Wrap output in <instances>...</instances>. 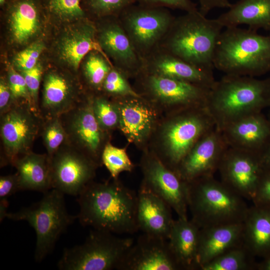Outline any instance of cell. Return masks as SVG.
Returning <instances> with one entry per match:
<instances>
[{"label":"cell","instance_id":"cell-9","mask_svg":"<svg viewBox=\"0 0 270 270\" xmlns=\"http://www.w3.org/2000/svg\"><path fill=\"white\" fill-rule=\"evenodd\" d=\"M216 126L206 106L174 118L165 128L164 138L166 162L176 172L179 164L196 142L208 130Z\"/></svg>","mask_w":270,"mask_h":270},{"label":"cell","instance_id":"cell-36","mask_svg":"<svg viewBox=\"0 0 270 270\" xmlns=\"http://www.w3.org/2000/svg\"><path fill=\"white\" fill-rule=\"evenodd\" d=\"M102 88L107 93L121 96L141 98V95L130 85L126 76L113 66L102 84Z\"/></svg>","mask_w":270,"mask_h":270},{"label":"cell","instance_id":"cell-41","mask_svg":"<svg viewBox=\"0 0 270 270\" xmlns=\"http://www.w3.org/2000/svg\"><path fill=\"white\" fill-rule=\"evenodd\" d=\"M135 2L144 6L179 10L185 12L198 10L191 0H135Z\"/></svg>","mask_w":270,"mask_h":270},{"label":"cell","instance_id":"cell-26","mask_svg":"<svg viewBox=\"0 0 270 270\" xmlns=\"http://www.w3.org/2000/svg\"><path fill=\"white\" fill-rule=\"evenodd\" d=\"M216 18L224 28L246 25L270 32V0H238Z\"/></svg>","mask_w":270,"mask_h":270},{"label":"cell","instance_id":"cell-4","mask_svg":"<svg viewBox=\"0 0 270 270\" xmlns=\"http://www.w3.org/2000/svg\"><path fill=\"white\" fill-rule=\"evenodd\" d=\"M214 66L226 75L258 77L270 72V34L225 28L216 44Z\"/></svg>","mask_w":270,"mask_h":270},{"label":"cell","instance_id":"cell-11","mask_svg":"<svg viewBox=\"0 0 270 270\" xmlns=\"http://www.w3.org/2000/svg\"><path fill=\"white\" fill-rule=\"evenodd\" d=\"M98 43L114 66L128 75L140 74L142 60L136 51L118 16L96 20Z\"/></svg>","mask_w":270,"mask_h":270},{"label":"cell","instance_id":"cell-44","mask_svg":"<svg viewBox=\"0 0 270 270\" xmlns=\"http://www.w3.org/2000/svg\"><path fill=\"white\" fill-rule=\"evenodd\" d=\"M20 190L17 173L0 176V200H7L9 196Z\"/></svg>","mask_w":270,"mask_h":270},{"label":"cell","instance_id":"cell-18","mask_svg":"<svg viewBox=\"0 0 270 270\" xmlns=\"http://www.w3.org/2000/svg\"><path fill=\"white\" fill-rule=\"evenodd\" d=\"M92 50L105 54L97 40L95 22L88 18L66 28L56 42L58 58L72 70H76L82 60Z\"/></svg>","mask_w":270,"mask_h":270},{"label":"cell","instance_id":"cell-29","mask_svg":"<svg viewBox=\"0 0 270 270\" xmlns=\"http://www.w3.org/2000/svg\"><path fill=\"white\" fill-rule=\"evenodd\" d=\"M140 98L128 97L120 102L118 109L120 128L130 142L142 141L150 133L153 124L152 112Z\"/></svg>","mask_w":270,"mask_h":270},{"label":"cell","instance_id":"cell-5","mask_svg":"<svg viewBox=\"0 0 270 270\" xmlns=\"http://www.w3.org/2000/svg\"><path fill=\"white\" fill-rule=\"evenodd\" d=\"M244 198L214 176L188 182V208L200 228L242 222L248 208Z\"/></svg>","mask_w":270,"mask_h":270},{"label":"cell","instance_id":"cell-6","mask_svg":"<svg viewBox=\"0 0 270 270\" xmlns=\"http://www.w3.org/2000/svg\"><path fill=\"white\" fill-rule=\"evenodd\" d=\"M64 194L52 188L44 193L37 202L6 214L13 220L26 221L34 229L36 238L34 256L37 262L52 251L60 235L77 218L68 212Z\"/></svg>","mask_w":270,"mask_h":270},{"label":"cell","instance_id":"cell-20","mask_svg":"<svg viewBox=\"0 0 270 270\" xmlns=\"http://www.w3.org/2000/svg\"><path fill=\"white\" fill-rule=\"evenodd\" d=\"M142 72L184 80L210 89L216 81L213 72L158 48L142 59Z\"/></svg>","mask_w":270,"mask_h":270},{"label":"cell","instance_id":"cell-38","mask_svg":"<svg viewBox=\"0 0 270 270\" xmlns=\"http://www.w3.org/2000/svg\"><path fill=\"white\" fill-rule=\"evenodd\" d=\"M7 80L13 102L16 103L15 104H18L19 102H22L23 104L28 105L36 112V108L34 105L24 77L21 73L18 72L13 68H10Z\"/></svg>","mask_w":270,"mask_h":270},{"label":"cell","instance_id":"cell-17","mask_svg":"<svg viewBox=\"0 0 270 270\" xmlns=\"http://www.w3.org/2000/svg\"><path fill=\"white\" fill-rule=\"evenodd\" d=\"M144 86L154 97L174 106H206L210 89L184 80L144 72Z\"/></svg>","mask_w":270,"mask_h":270},{"label":"cell","instance_id":"cell-32","mask_svg":"<svg viewBox=\"0 0 270 270\" xmlns=\"http://www.w3.org/2000/svg\"><path fill=\"white\" fill-rule=\"evenodd\" d=\"M113 66L105 54L92 50L84 58L83 71L88 84L94 88L100 89Z\"/></svg>","mask_w":270,"mask_h":270},{"label":"cell","instance_id":"cell-12","mask_svg":"<svg viewBox=\"0 0 270 270\" xmlns=\"http://www.w3.org/2000/svg\"><path fill=\"white\" fill-rule=\"evenodd\" d=\"M34 112L28 105L20 104L1 115L0 136L6 156L11 164L30 152L39 129Z\"/></svg>","mask_w":270,"mask_h":270},{"label":"cell","instance_id":"cell-15","mask_svg":"<svg viewBox=\"0 0 270 270\" xmlns=\"http://www.w3.org/2000/svg\"><path fill=\"white\" fill-rule=\"evenodd\" d=\"M228 146L222 131L214 126L196 142L181 162L176 172L187 182L212 176L218 171Z\"/></svg>","mask_w":270,"mask_h":270},{"label":"cell","instance_id":"cell-39","mask_svg":"<svg viewBox=\"0 0 270 270\" xmlns=\"http://www.w3.org/2000/svg\"><path fill=\"white\" fill-rule=\"evenodd\" d=\"M92 108L101 128H111L119 123L118 110L106 98H96L92 101Z\"/></svg>","mask_w":270,"mask_h":270},{"label":"cell","instance_id":"cell-14","mask_svg":"<svg viewBox=\"0 0 270 270\" xmlns=\"http://www.w3.org/2000/svg\"><path fill=\"white\" fill-rule=\"evenodd\" d=\"M143 168L142 184L166 202L178 218H188V182L156 157L146 159Z\"/></svg>","mask_w":270,"mask_h":270},{"label":"cell","instance_id":"cell-1","mask_svg":"<svg viewBox=\"0 0 270 270\" xmlns=\"http://www.w3.org/2000/svg\"><path fill=\"white\" fill-rule=\"evenodd\" d=\"M80 224L116 234L139 230L137 194L114 179L110 182H90L78 196Z\"/></svg>","mask_w":270,"mask_h":270},{"label":"cell","instance_id":"cell-51","mask_svg":"<svg viewBox=\"0 0 270 270\" xmlns=\"http://www.w3.org/2000/svg\"><path fill=\"white\" fill-rule=\"evenodd\" d=\"M270 110H269V113H268V118H269V120H270Z\"/></svg>","mask_w":270,"mask_h":270},{"label":"cell","instance_id":"cell-42","mask_svg":"<svg viewBox=\"0 0 270 270\" xmlns=\"http://www.w3.org/2000/svg\"><path fill=\"white\" fill-rule=\"evenodd\" d=\"M42 66L38 64L32 69L21 72L24 77L34 105L36 108L38 92L42 76Z\"/></svg>","mask_w":270,"mask_h":270},{"label":"cell","instance_id":"cell-24","mask_svg":"<svg viewBox=\"0 0 270 270\" xmlns=\"http://www.w3.org/2000/svg\"><path fill=\"white\" fill-rule=\"evenodd\" d=\"M76 96V84L70 76L55 70L45 74L42 108L48 117H59L71 110L74 107Z\"/></svg>","mask_w":270,"mask_h":270},{"label":"cell","instance_id":"cell-3","mask_svg":"<svg viewBox=\"0 0 270 270\" xmlns=\"http://www.w3.org/2000/svg\"><path fill=\"white\" fill-rule=\"evenodd\" d=\"M206 106L222 130L238 119L270 108V78L225 74L210 89Z\"/></svg>","mask_w":270,"mask_h":270},{"label":"cell","instance_id":"cell-34","mask_svg":"<svg viewBox=\"0 0 270 270\" xmlns=\"http://www.w3.org/2000/svg\"><path fill=\"white\" fill-rule=\"evenodd\" d=\"M135 0H82V6L88 16L96 20L108 16H119Z\"/></svg>","mask_w":270,"mask_h":270},{"label":"cell","instance_id":"cell-27","mask_svg":"<svg viewBox=\"0 0 270 270\" xmlns=\"http://www.w3.org/2000/svg\"><path fill=\"white\" fill-rule=\"evenodd\" d=\"M200 228L191 220H174L168 242L182 270H198Z\"/></svg>","mask_w":270,"mask_h":270},{"label":"cell","instance_id":"cell-25","mask_svg":"<svg viewBox=\"0 0 270 270\" xmlns=\"http://www.w3.org/2000/svg\"><path fill=\"white\" fill-rule=\"evenodd\" d=\"M243 223V244L256 258L270 254V206L252 204Z\"/></svg>","mask_w":270,"mask_h":270},{"label":"cell","instance_id":"cell-48","mask_svg":"<svg viewBox=\"0 0 270 270\" xmlns=\"http://www.w3.org/2000/svg\"><path fill=\"white\" fill-rule=\"evenodd\" d=\"M256 270H270V254L258 262Z\"/></svg>","mask_w":270,"mask_h":270},{"label":"cell","instance_id":"cell-7","mask_svg":"<svg viewBox=\"0 0 270 270\" xmlns=\"http://www.w3.org/2000/svg\"><path fill=\"white\" fill-rule=\"evenodd\" d=\"M134 243L133 238L94 229L83 244L64 249L58 267L62 270H119Z\"/></svg>","mask_w":270,"mask_h":270},{"label":"cell","instance_id":"cell-8","mask_svg":"<svg viewBox=\"0 0 270 270\" xmlns=\"http://www.w3.org/2000/svg\"><path fill=\"white\" fill-rule=\"evenodd\" d=\"M118 18L142 60L158 47L175 16L168 8L134 4L124 10Z\"/></svg>","mask_w":270,"mask_h":270},{"label":"cell","instance_id":"cell-28","mask_svg":"<svg viewBox=\"0 0 270 270\" xmlns=\"http://www.w3.org/2000/svg\"><path fill=\"white\" fill-rule=\"evenodd\" d=\"M17 170L20 190L43 194L52 189L51 160L48 155L28 152L12 164Z\"/></svg>","mask_w":270,"mask_h":270},{"label":"cell","instance_id":"cell-45","mask_svg":"<svg viewBox=\"0 0 270 270\" xmlns=\"http://www.w3.org/2000/svg\"><path fill=\"white\" fill-rule=\"evenodd\" d=\"M14 104L12 95L8 80L2 78L0 81V112L2 115L12 106Z\"/></svg>","mask_w":270,"mask_h":270},{"label":"cell","instance_id":"cell-30","mask_svg":"<svg viewBox=\"0 0 270 270\" xmlns=\"http://www.w3.org/2000/svg\"><path fill=\"white\" fill-rule=\"evenodd\" d=\"M70 128L76 143L96 156L100 144L102 132L93 110L92 100L76 110L71 120Z\"/></svg>","mask_w":270,"mask_h":270},{"label":"cell","instance_id":"cell-43","mask_svg":"<svg viewBox=\"0 0 270 270\" xmlns=\"http://www.w3.org/2000/svg\"><path fill=\"white\" fill-rule=\"evenodd\" d=\"M252 202L254 204L270 206V168H265Z\"/></svg>","mask_w":270,"mask_h":270},{"label":"cell","instance_id":"cell-49","mask_svg":"<svg viewBox=\"0 0 270 270\" xmlns=\"http://www.w3.org/2000/svg\"><path fill=\"white\" fill-rule=\"evenodd\" d=\"M8 203L6 199L0 200V220L2 222L5 218H6L7 209Z\"/></svg>","mask_w":270,"mask_h":270},{"label":"cell","instance_id":"cell-16","mask_svg":"<svg viewBox=\"0 0 270 270\" xmlns=\"http://www.w3.org/2000/svg\"><path fill=\"white\" fill-rule=\"evenodd\" d=\"M120 270H182L168 240L140 235L126 254Z\"/></svg>","mask_w":270,"mask_h":270},{"label":"cell","instance_id":"cell-13","mask_svg":"<svg viewBox=\"0 0 270 270\" xmlns=\"http://www.w3.org/2000/svg\"><path fill=\"white\" fill-rule=\"evenodd\" d=\"M50 160L52 188L78 196L92 182L95 162L78 150H58Z\"/></svg>","mask_w":270,"mask_h":270},{"label":"cell","instance_id":"cell-40","mask_svg":"<svg viewBox=\"0 0 270 270\" xmlns=\"http://www.w3.org/2000/svg\"><path fill=\"white\" fill-rule=\"evenodd\" d=\"M44 48V44L42 42L37 41L18 52L14 60L16 70L21 72L34 67L38 64V60Z\"/></svg>","mask_w":270,"mask_h":270},{"label":"cell","instance_id":"cell-23","mask_svg":"<svg viewBox=\"0 0 270 270\" xmlns=\"http://www.w3.org/2000/svg\"><path fill=\"white\" fill-rule=\"evenodd\" d=\"M243 223L200 228L198 270L230 250L243 244Z\"/></svg>","mask_w":270,"mask_h":270},{"label":"cell","instance_id":"cell-46","mask_svg":"<svg viewBox=\"0 0 270 270\" xmlns=\"http://www.w3.org/2000/svg\"><path fill=\"white\" fill-rule=\"evenodd\" d=\"M200 4L199 12L206 16L211 10L219 8H228L231 3L229 0H198Z\"/></svg>","mask_w":270,"mask_h":270},{"label":"cell","instance_id":"cell-50","mask_svg":"<svg viewBox=\"0 0 270 270\" xmlns=\"http://www.w3.org/2000/svg\"><path fill=\"white\" fill-rule=\"evenodd\" d=\"M7 0H0V6H4L6 4Z\"/></svg>","mask_w":270,"mask_h":270},{"label":"cell","instance_id":"cell-19","mask_svg":"<svg viewBox=\"0 0 270 270\" xmlns=\"http://www.w3.org/2000/svg\"><path fill=\"white\" fill-rule=\"evenodd\" d=\"M230 147L261 154L270 142V120L262 112L238 119L222 130Z\"/></svg>","mask_w":270,"mask_h":270},{"label":"cell","instance_id":"cell-37","mask_svg":"<svg viewBox=\"0 0 270 270\" xmlns=\"http://www.w3.org/2000/svg\"><path fill=\"white\" fill-rule=\"evenodd\" d=\"M42 136L50 158L59 150L66 136V131L58 117L50 118L44 130Z\"/></svg>","mask_w":270,"mask_h":270},{"label":"cell","instance_id":"cell-31","mask_svg":"<svg viewBox=\"0 0 270 270\" xmlns=\"http://www.w3.org/2000/svg\"><path fill=\"white\" fill-rule=\"evenodd\" d=\"M256 258L243 244L222 254L200 270H256Z\"/></svg>","mask_w":270,"mask_h":270},{"label":"cell","instance_id":"cell-22","mask_svg":"<svg viewBox=\"0 0 270 270\" xmlns=\"http://www.w3.org/2000/svg\"><path fill=\"white\" fill-rule=\"evenodd\" d=\"M172 208L142 184L137 193L136 218L144 234L168 240L174 221Z\"/></svg>","mask_w":270,"mask_h":270},{"label":"cell","instance_id":"cell-10","mask_svg":"<svg viewBox=\"0 0 270 270\" xmlns=\"http://www.w3.org/2000/svg\"><path fill=\"white\" fill-rule=\"evenodd\" d=\"M265 168L261 154L228 146L218 171L222 183L252 201Z\"/></svg>","mask_w":270,"mask_h":270},{"label":"cell","instance_id":"cell-47","mask_svg":"<svg viewBox=\"0 0 270 270\" xmlns=\"http://www.w3.org/2000/svg\"><path fill=\"white\" fill-rule=\"evenodd\" d=\"M261 156L265 167L270 168V142L261 153Z\"/></svg>","mask_w":270,"mask_h":270},{"label":"cell","instance_id":"cell-33","mask_svg":"<svg viewBox=\"0 0 270 270\" xmlns=\"http://www.w3.org/2000/svg\"><path fill=\"white\" fill-rule=\"evenodd\" d=\"M46 13L58 22H78L88 18L82 0H42Z\"/></svg>","mask_w":270,"mask_h":270},{"label":"cell","instance_id":"cell-21","mask_svg":"<svg viewBox=\"0 0 270 270\" xmlns=\"http://www.w3.org/2000/svg\"><path fill=\"white\" fill-rule=\"evenodd\" d=\"M10 37L17 45H25L36 37L46 13L42 0H7L4 6Z\"/></svg>","mask_w":270,"mask_h":270},{"label":"cell","instance_id":"cell-2","mask_svg":"<svg viewBox=\"0 0 270 270\" xmlns=\"http://www.w3.org/2000/svg\"><path fill=\"white\" fill-rule=\"evenodd\" d=\"M224 28L198 10L175 17L158 48L213 72L216 44Z\"/></svg>","mask_w":270,"mask_h":270},{"label":"cell","instance_id":"cell-35","mask_svg":"<svg viewBox=\"0 0 270 270\" xmlns=\"http://www.w3.org/2000/svg\"><path fill=\"white\" fill-rule=\"evenodd\" d=\"M102 162L114 179H116L121 172H130L134 168V164L126 150L110 144H106L103 150Z\"/></svg>","mask_w":270,"mask_h":270}]
</instances>
